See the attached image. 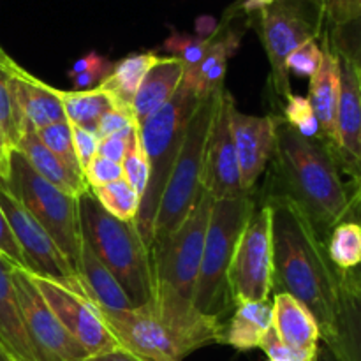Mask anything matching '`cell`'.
I'll list each match as a JSON object with an SVG mask.
<instances>
[{
	"label": "cell",
	"mask_w": 361,
	"mask_h": 361,
	"mask_svg": "<svg viewBox=\"0 0 361 361\" xmlns=\"http://www.w3.org/2000/svg\"><path fill=\"white\" fill-rule=\"evenodd\" d=\"M324 348L337 361H361V277L356 270H337L335 331Z\"/></svg>",
	"instance_id": "obj_18"
},
{
	"label": "cell",
	"mask_w": 361,
	"mask_h": 361,
	"mask_svg": "<svg viewBox=\"0 0 361 361\" xmlns=\"http://www.w3.org/2000/svg\"><path fill=\"white\" fill-rule=\"evenodd\" d=\"M0 208L6 214L13 235L20 245L25 259V270L39 277L51 279L67 286L78 295H85L76 271L71 268L63 254L53 242L44 228L35 221L34 215L13 196L0 180Z\"/></svg>",
	"instance_id": "obj_11"
},
{
	"label": "cell",
	"mask_w": 361,
	"mask_h": 361,
	"mask_svg": "<svg viewBox=\"0 0 361 361\" xmlns=\"http://www.w3.org/2000/svg\"><path fill=\"white\" fill-rule=\"evenodd\" d=\"M133 126H137L136 118H134V113L130 111V109H122L115 106V108L109 109V111L102 116L95 134H97L99 140H106V137L113 136V134L120 133V130L123 129H129V127Z\"/></svg>",
	"instance_id": "obj_43"
},
{
	"label": "cell",
	"mask_w": 361,
	"mask_h": 361,
	"mask_svg": "<svg viewBox=\"0 0 361 361\" xmlns=\"http://www.w3.org/2000/svg\"><path fill=\"white\" fill-rule=\"evenodd\" d=\"M14 150L20 152L27 162L30 164V168L41 176L42 180H46L48 183H51L53 187H56L62 192L69 194V196L80 197L81 194L87 192L90 187L85 180L74 176L44 145L41 143V140L35 134L34 127L28 126L25 127L23 134H21L20 141H18L16 148Z\"/></svg>",
	"instance_id": "obj_26"
},
{
	"label": "cell",
	"mask_w": 361,
	"mask_h": 361,
	"mask_svg": "<svg viewBox=\"0 0 361 361\" xmlns=\"http://www.w3.org/2000/svg\"><path fill=\"white\" fill-rule=\"evenodd\" d=\"M2 182L48 231L78 275V263L83 245L78 197L69 196L42 180L18 150L9 152V173Z\"/></svg>",
	"instance_id": "obj_8"
},
{
	"label": "cell",
	"mask_w": 361,
	"mask_h": 361,
	"mask_svg": "<svg viewBox=\"0 0 361 361\" xmlns=\"http://www.w3.org/2000/svg\"><path fill=\"white\" fill-rule=\"evenodd\" d=\"M264 203L271 207L274 289L288 293L316 317L323 344L331 341L337 312V268L319 233L282 190L271 185Z\"/></svg>",
	"instance_id": "obj_2"
},
{
	"label": "cell",
	"mask_w": 361,
	"mask_h": 361,
	"mask_svg": "<svg viewBox=\"0 0 361 361\" xmlns=\"http://www.w3.org/2000/svg\"><path fill=\"white\" fill-rule=\"evenodd\" d=\"M41 143L73 173L78 178L85 180L81 166L78 162L76 150H74V141H73V127H71L69 120L63 122L51 123V126L41 127V129H34ZM87 182V180H85Z\"/></svg>",
	"instance_id": "obj_34"
},
{
	"label": "cell",
	"mask_w": 361,
	"mask_h": 361,
	"mask_svg": "<svg viewBox=\"0 0 361 361\" xmlns=\"http://www.w3.org/2000/svg\"><path fill=\"white\" fill-rule=\"evenodd\" d=\"M63 113L71 126L81 127L95 133L102 116L115 108V101L111 95L101 87L90 90H60Z\"/></svg>",
	"instance_id": "obj_29"
},
{
	"label": "cell",
	"mask_w": 361,
	"mask_h": 361,
	"mask_svg": "<svg viewBox=\"0 0 361 361\" xmlns=\"http://www.w3.org/2000/svg\"><path fill=\"white\" fill-rule=\"evenodd\" d=\"M279 115H245L236 108L231 109V130L235 140L240 178L245 192L256 187L257 180L274 159L277 147Z\"/></svg>",
	"instance_id": "obj_15"
},
{
	"label": "cell",
	"mask_w": 361,
	"mask_h": 361,
	"mask_svg": "<svg viewBox=\"0 0 361 361\" xmlns=\"http://www.w3.org/2000/svg\"><path fill=\"white\" fill-rule=\"evenodd\" d=\"M14 60L0 48V130L11 150H14L23 134L27 122L16 104L11 80V63Z\"/></svg>",
	"instance_id": "obj_31"
},
{
	"label": "cell",
	"mask_w": 361,
	"mask_h": 361,
	"mask_svg": "<svg viewBox=\"0 0 361 361\" xmlns=\"http://www.w3.org/2000/svg\"><path fill=\"white\" fill-rule=\"evenodd\" d=\"M321 59H323V48H321L319 39L305 42L300 48H296L291 55L288 56V73H295L298 76H312L319 67Z\"/></svg>",
	"instance_id": "obj_38"
},
{
	"label": "cell",
	"mask_w": 361,
	"mask_h": 361,
	"mask_svg": "<svg viewBox=\"0 0 361 361\" xmlns=\"http://www.w3.org/2000/svg\"><path fill=\"white\" fill-rule=\"evenodd\" d=\"M11 80L16 104L28 126L41 129L67 120L59 88L35 78L18 62L11 63Z\"/></svg>",
	"instance_id": "obj_21"
},
{
	"label": "cell",
	"mask_w": 361,
	"mask_h": 361,
	"mask_svg": "<svg viewBox=\"0 0 361 361\" xmlns=\"http://www.w3.org/2000/svg\"><path fill=\"white\" fill-rule=\"evenodd\" d=\"M157 60L159 55L155 51L130 53V55L123 56L122 60L113 63L111 71L99 83V87L111 95L116 108L133 111L134 95L140 88L141 81L145 80L147 73Z\"/></svg>",
	"instance_id": "obj_28"
},
{
	"label": "cell",
	"mask_w": 361,
	"mask_h": 361,
	"mask_svg": "<svg viewBox=\"0 0 361 361\" xmlns=\"http://www.w3.org/2000/svg\"><path fill=\"white\" fill-rule=\"evenodd\" d=\"M0 256L6 261H9L13 267L25 268L23 254H21L20 245H18L16 238H14L13 229H11L2 208H0Z\"/></svg>",
	"instance_id": "obj_45"
},
{
	"label": "cell",
	"mask_w": 361,
	"mask_h": 361,
	"mask_svg": "<svg viewBox=\"0 0 361 361\" xmlns=\"http://www.w3.org/2000/svg\"><path fill=\"white\" fill-rule=\"evenodd\" d=\"M323 59L316 73L310 76L309 102L319 123L321 140L334 152L335 127H337L338 99H341V59L331 49L330 42L321 34Z\"/></svg>",
	"instance_id": "obj_19"
},
{
	"label": "cell",
	"mask_w": 361,
	"mask_h": 361,
	"mask_svg": "<svg viewBox=\"0 0 361 361\" xmlns=\"http://www.w3.org/2000/svg\"><path fill=\"white\" fill-rule=\"evenodd\" d=\"M259 34L270 62V80L275 94L286 101L291 92L288 56L305 42L319 39L323 34V7L317 0H275L259 13L249 16Z\"/></svg>",
	"instance_id": "obj_9"
},
{
	"label": "cell",
	"mask_w": 361,
	"mask_h": 361,
	"mask_svg": "<svg viewBox=\"0 0 361 361\" xmlns=\"http://www.w3.org/2000/svg\"><path fill=\"white\" fill-rule=\"evenodd\" d=\"M317 2H323V0H317Z\"/></svg>",
	"instance_id": "obj_53"
},
{
	"label": "cell",
	"mask_w": 361,
	"mask_h": 361,
	"mask_svg": "<svg viewBox=\"0 0 361 361\" xmlns=\"http://www.w3.org/2000/svg\"><path fill=\"white\" fill-rule=\"evenodd\" d=\"M85 361H143L140 360L137 356H134L133 353L126 351V349H115V351L109 353H102V355H95V356H88Z\"/></svg>",
	"instance_id": "obj_47"
},
{
	"label": "cell",
	"mask_w": 361,
	"mask_h": 361,
	"mask_svg": "<svg viewBox=\"0 0 361 361\" xmlns=\"http://www.w3.org/2000/svg\"><path fill=\"white\" fill-rule=\"evenodd\" d=\"M7 173H9V152L0 150V180H6Z\"/></svg>",
	"instance_id": "obj_48"
},
{
	"label": "cell",
	"mask_w": 361,
	"mask_h": 361,
	"mask_svg": "<svg viewBox=\"0 0 361 361\" xmlns=\"http://www.w3.org/2000/svg\"><path fill=\"white\" fill-rule=\"evenodd\" d=\"M259 349L267 353L268 361H317L319 351L307 353V351H296V349L289 348L288 344L281 341L277 331L274 326L270 328L267 335H264L263 342H261Z\"/></svg>",
	"instance_id": "obj_39"
},
{
	"label": "cell",
	"mask_w": 361,
	"mask_h": 361,
	"mask_svg": "<svg viewBox=\"0 0 361 361\" xmlns=\"http://www.w3.org/2000/svg\"><path fill=\"white\" fill-rule=\"evenodd\" d=\"M83 176L85 180H87L88 187H90V189H95V187L108 185V183L122 180L123 169L122 164H118V162H113L97 154L92 159L90 164L85 168Z\"/></svg>",
	"instance_id": "obj_40"
},
{
	"label": "cell",
	"mask_w": 361,
	"mask_h": 361,
	"mask_svg": "<svg viewBox=\"0 0 361 361\" xmlns=\"http://www.w3.org/2000/svg\"><path fill=\"white\" fill-rule=\"evenodd\" d=\"M214 197L203 190L196 207L178 229L150 250L152 298L148 307L175 342L182 358L212 344H224L221 319L201 314L194 305L204 233Z\"/></svg>",
	"instance_id": "obj_1"
},
{
	"label": "cell",
	"mask_w": 361,
	"mask_h": 361,
	"mask_svg": "<svg viewBox=\"0 0 361 361\" xmlns=\"http://www.w3.org/2000/svg\"><path fill=\"white\" fill-rule=\"evenodd\" d=\"M334 155L338 168L353 178L355 196L361 204V87L355 71L342 60Z\"/></svg>",
	"instance_id": "obj_17"
},
{
	"label": "cell",
	"mask_w": 361,
	"mask_h": 361,
	"mask_svg": "<svg viewBox=\"0 0 361 361\" xmlns=\"http://www.w3.org/2000/svg\"><path fill=\"white\" fill-rule=\"evenodd\" d=\"M90 190L95 196V200L99 201V204L109 215H113V217L120 219L123 222H136L141 207V196L126 180L122 178L118 182L95 187V189Z\"/></svg>",
	"instance_id": "obj_33"
},
{
	"label": "cell",
	"mask_w": 361,
	"mask_h": 361,
	"mask_svg": "<svg viewBox=\"0 0 361 361\" xmlns=\"http://www.w3.org/2000/svg\"><path fill=\"white\" fill-rule=\"evenodd\" d=\"M271 185L307 215L326 242L335 226L353 214L358 200L342 182L334 152L321 137H305L282 116L277 123Z\"/></svg>",
	"instance_id": "obj_3"
},
{
	"label": "cell",
	"mask_w": 361,
	"mask_h": 361,
	"mask_svg": "<svg viewBox=\"0 0 361 361\" xmlns=\"http://www.w3.org/2000/svg\"><path fill=\"white\" fill-rule=\"evenodd\" d=\"M235 97L226 88H221L215 95L214 118L208 133L204 148V190L214 200L247 196L240 178L238 157H236L235 140L231 130V109Z\"/></svg>",
	"instance_id": "obj_14"
},
{
	"label": "cell",
	"mask_w": 361,
	"mask_h": 361,
	"mask_svg": "<svg viewBox=\"0 0 361 361\" xmlns=\"http://www.w3.org/2000/svg\"><path fill=\"white\" fill-rule=\"evenodd\" d=\"M185 76V67L175 56H159L152 66L145 80L141 81L133 101V113L137 126L154 116L159 109L164 108Z\"/></svg>",
	"instance_id": "obj_23"
},
{
	"label": "cell",
	"mask_w": 361,
	"mask_h": 361,
	"mask_svg": "<svg viewBox=\"0 0 361 361\" xmlns=\"http://www.w3.org/2000/svg\"><path fill=\"white\" fill-rule=\"evenodd\" d=\"M238 14L229 7L226 11L224 18L217 25L214 32V39L208 48L207 55L201 60L200 67L194 73V78L187 87L192 88L194 94L200 99H208L217 94L221 88H224L226 71H228V62L238 49L240 41L243 37V30L233 25V21L238 20ZM183 83V81H182ZM185 85V83H183Z\"/></svg>",
	"instance_id": "obj_20"
},
{
	"label": "cell",
	"mask_w": 361,
	"mask_h": 361,
	"mask_svg": "<svg viewBox=\"0 0 361 361\" xmlns=\"http://www.w3.org/2000/svg\"><path fill=\"white\" fill-rule=\"evenodd\" d=\"M282 118L295 127L302 136L305 137H319V123H317L316 115L312 111L309 99L302 95L291 94L284 101V116Z\"/></svg>",
	"instance_id": "obj_36"
},
{
	"label": "cell",
	"mask_w": 361,
	"mask_h": 361,
	"mask_svg": "<svg viewBox=\"0 0 361 361\" xmlns=\"http://www.w3.org/2000/svg\"><path fill=\"white\" fill-rule=\"evenodd\" d=\"M324 243L337 270L351 271L361 267V222L345 219L331 229Z\"/></svg>",
	"instance_id": "obj_30"
},
{
	"label": "cell",
	"mask_w": 361,
	"mask_h": 361,
	"mask_svg": "<svg viewBox=\"0 0 361 361\" xmlns=\"http://www.w3.org/2000/svg\"><path fill=\"white\" fill-rule=\"evenodd\" d=\"M201 101L192 88L182 83L171 101L140 126L141 145L148 161V183L134 224L148 250L162 192L178 157L187 123Z\"/></svg>",
	"instance_id": "obj_5"
},
{
	"label": "cell",
	"mask_w": 361,
	"mask_h": 361,
	"mask_svg": "<svg viewBox=\"0 0 361 361\" xmlns=\"http://www.w3.org/2000/svg\"><path fill=\"white\" fill-rule=\"evenodd\" d=\"M122 169L123 180L143 197L148 183V161L147 155H145L143 145H141L140 130H137L136 137H134L133 145H130L129 152H127L126 159H123Z\"/></svg>",
	"instance_id": "obj_37"
},
{
	"label": "cell",
	"mask_w": 361,
	"mask_h": 361,
	"mask_svg": "<svg viewBox=\"0 0 361 361\" xmlns=\"http://www.w3.org/2000/svg\"><path fill=\"white\" fill-rule=\"evenodd\" d=\"M271 309H274V330L284 344L296 351H319V326L316 317L303 303L288 293H275Z\"/></svg>",
	"instance_id": "obj_24"
},
{
	"label": "cell",
	"mask_w": 361,
	"mask_h": 361,
	"mask_svg": "<svg viewBox=\"0 0 361 361\" xmlns=\"http://www.w3.org/2000/svg\"><path fill=\"white\" fill-rule=\"evenodd\" d=\"M106 326L118 341L120 348L143 361H183L175 342L155 319L150 307L120 314H101Z\"/></svg>",
	"instance_id": "obj_16"
},
{
	"label": "cell",
	"mask_w": 361,
	"mask_h": 361,
	"mask_svg": "<svg viewBox=\"0 0 361 361\" xmlns=\"http://www.w3.org/2000/svg\"><path fill=\"white\" fill-rule=\"evenodd\" d=\"M83 243L111 271L134 309L150 303L152 261L134 222H123L109 215L99 204L92 190L78 197Z\"/></svg>",
	"instance_id": "obj_4"
},
{
	"label": "cell",
	"mask_w": 361,
	"mask_h": 361,
	"mask_svg": "<svg viewBox=\"0 0 361 361\" xmlns=\"http://www.w3.org/2000/svg\"><path fill=\"white\" fill-rule=\"evenodd\" d=\"M274 326V309L268 300L235 305V314L224 326V344L236 351L259 349L264 335Z\"/></svg>",
	"instance_id": "obj_27"
},
{
	"label": "cell",
	"mask_w": 361,
	"mask_h": 361,
	"mask_svg": "<svg viewBox=\"0 0 361 361\" xmlns=\"http://www.w3.org/2000/svg\"><path fill=\"white\" fill-rule=\"evenodd\" d=\"M254 210L256 203L250 194L214 200L204 233L200 277L194 293V305L204 316L222 321V316L233 305L228 282L229 264L240 235Z\"/></svg>",
	"instance_id": "obj_6"
},
{
	"label": "cell",
	"mask_w": 361,
	"mask_h": 361,
	"mask_svg": "<svg viewBox=\"0 0 361 361\" xmlns=\"http://www.w3.org/2000/svg\"><path fill=\"white\" fill-rule=\"evenodd\" d=\"M0 361H14L13 356L6 351V348L2 344H0Z\"/></svg>",
	"instance_id": "obj_50"
},
{
	"label": "cell",
	"mask_w": 361,
	"mask_h": 361,
	"mask_svg": "<svg viewBox=\"0 0 361 361\" xmlns=\"http://www.w3.org/2000/svg\"><path fill=\"white\" fill-rule=\"evenodd\" d=\"M323 34L338 59L355 71L361 87V16L324 27Z\"/></svg>",
	"instance_id": "obj_32"
},
{
	"label": "cell",
	"mask_w": 361,
	"mask_h": 361,
	"mask_svg": "<svg viewBox=\"0 0 361 361\" xmlns=\"http://www.w3.org/2000/svg\"><path fill=\"white\" fill-rule=\"evenodd\" d=\"M212 35H189L180 34V32H173L168 39L164 41V49L169 53V56H175L185 67V76H183V83H190L194 78V73L200 67L201 60L207 55L208 48L212 44Z\"/></svg>",
	"instance_id": "obj_35"
},
{
	"label": "cell",
	"mask_w": 361,
	"mask_h": 361,
	"mask_svg": "<svg viewBox=\"0 0 361 361\" xmlns=\"http://www.w3.org/2000/svg\"><path fill=\"white\" fill-rule=\"evenodd\" d=\"M137 130H140V127L133 126L129 127V129H123L120 130V133L113 134V136L106 137V140H101L97 154L102 155V157L109 159V161L122 164L127 152H129L130 145H133L134 137H136Z\"/></svg>",
	"instance_id": "obj_41"
},
{
	"label": "cell",
	"mask_w": 361,
	"mask_h": 361,
	"mask_svg": "<svg viewBox=\"0 0 361 361\" xmlns=\"http://www.w3.org/2000/svg\"><path fill=\"white\" fill-rule=\"evenodd\" d=\"M0 150H2V152H11L9 145H7V141H6V137H4L2 130H0Z\"/></svg>",
	"instance_id": "obj_51"
},
{
	"label": "cell",
	"mask_w": 361,
	"mask_h": 361,
	"mask_svg": "<svg viewBox=\"0 0 361 361\" xmlns=\"http://www.w3.org/2000/svg\"><path fill=\"white\" fill-rule=\"evenodd\" d=\"M233 305L263 302L274 289V242L271 207L261 204L250 215L233 254L228 271Z\"/></svg>",
	"instance_id": "obj_10"
},
{
	"label": "cell",
	"mask_w": 361,
	"mask_h": 361,
	"mask_svg": "<svg viewBox=\"0 0 361 361\" xmlns=\"http://www.w3.org/2000/svg\"><path fill=\"white\" fill-rule=\"evenodd\" d=\"M14 288L20 300L25 328L39 361H85L88 353L83 345L62 326L49 309L34 279L25 268L13 267Z\"/></svg>",
	"instance_id": "obj_12"
},
{
	"label": "cell",
	"mask_w": 361,
	"mask_h": 361,
	"mask_svg": "<svg viewBox=\"0 0 361 361\" xmlns=\"http://www.w3.org/2000/svg\"><path fill=\"white\" fill-rule=\"evenodd\" d=\"M78 279L85 295L94 303L99 314H120L134 309L111 271L95 257V254L85 243L81 245Z\"/></svg>",
	"instance_id": "obj_25"
},
{
	"label": "cell",
	"mask_w": 361,
	"mask_h": 361,
	"mask_svg": "<svg viewBox=\"0 0 361 361\" xmlns=\"http://www.w3.org/2000/svg\"><path fill=\"white\" fill-rule=\"evenodd\" d=\"M30 274V271H28ZM49 309L62 326L80 342L90 356L120 349L118 341L111 334L94 303L83 295H78L67 286L51 279L30 274Z\"/></svg>",
	"instance_id": "obj_13"
},
{
	"label": "cell",
	"mask_w": 361,
	"mask_h": 361,
	"mask_svg": "<svg viewBox=\"0 0 361 361\" xmlns=\"http://www.w3.org/2000/svg\"><path fill=\"white\" fill-rule=\"evenodd\" d=\"M71 127H73V141H74V150H76L78 162H80L81 166V171H85V168L90 164L92 159L97 155L101 140H99L97 134L92 133V130L81 129V127H76V126H71Z\"/></svg>",
	"instance_id": "obj_44"
},
{
	"label": "cell",
	"mask_w": 361,
	"mask_h": 361,
	"mask_svg": "<svg viewBox=\"0 0 361 361\" xmlns=\"http://www.w3.org/2000/svg\"><path fill=\"white\" fill-rule=\"evenodd\" d=\"M356 271H358V274H360V277H361V267H360V268H356Z\"/></svg>",
	"instance_id": "obj_52"
},
{
	"label": "cell",
	"mask_w": 361,
	"mask_h": 361,
	"mask_svg": "<svg viewBox=\"0 0 361 361\" xmlns=\"http://www.w3.org/2000/svg\"><path fill=\"white\" fill-rule=\"evenodd\" d=\"M106 56H102V55H99V53H95V51H90V53H87V55L85 56H81V59H78L76 62L73 63V67H71L69 71H67V78H74V76H78V74H81V73H85V71H88V69H92V67H95V66H101L102 62H106Z\"/></svg>",
	"instance_id": "obj_46"
},
{
	"label": "cell",
	"mask_w": 361,
	"mask_h": 361,
	"mask_svg": "<svg viewBox=\"0 0 361 361\" xmlns=\"http://www.w3.org/2000/svg\"><path fill=\"white\" fill-rule=\"evenodd\" d=\"M11 270L13 264L0 256V344L14 361H39L25 328Z\"/></svg>",
	"instance_id": "obj_22"
},
{
	"label": "cell",
	"mask_w": 361,
	"mask_h": 361,
	"mask_svg": "<svg viewBox=\"0 0 361 361\" xmlns=\"http://www.w3.org/2000/svg\"><path fill=\"white\" fill-rule=\"evenodd\" d=\"M324 27L344 23L361 16V0H323Z\"/></svg>",
	"instance_id": "obj_42"
},
{
	"label": "cell",
	"mask_w": 361,
	"mask_h": 361,
	"mask_svg": "<svg viewBox=\"0 0 361 361\" xmlns=\"http://www.w3.org/2000/svg\"><path fill=\"white\" fill-rule=\"evenodd\" d=\"M317 361H337L335 356L331 355V351L328 348H319V356H317Z\"/></svg>",
	"instance_id": "obj_49"
},
{
	"label": "cell",
	"mask_w": 361,
	"mask_h": 361,
	"mask_svg": "<svg viewBox=\"0 0 361 361\" xmlns=\"http://www.w3.org/2000/svg\"><path fill=\"white\" fill-rule=\"evenodd\" d=\"M215 95L217 94L203 99L187 123L178 157L173 166L155 215L150 250L168 242L169 236L189 217L203 194L204 148L214 118Z\"/></svg>",
	"instance_id": "obj_7"
}]
</instances>
